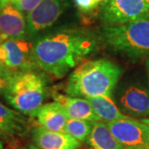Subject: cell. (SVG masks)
Instances as JSON below:
<instances>
[{"instance_id": "cb8c5ba5", "label": "cell", "mask_w": 149, "mask_h": 149, "mask_svg": "<svg viewBox=\"0 0 149 149\" xmlns=\"http://www.w3.org/2000/svg\"><path fill=\"white\" fill-rule=\"evenodd\" d=\"M14 0H0V8H3L8 3H12Z\"/></svg>"}, {"instance_id": "484cf974", "label": "cell", "mask_w": 149, "mask_h": 149, "mask_svg": "<svg viewBox=\"0 0 149 149\" xmlns=\"http://www.w3.org/2000/svg\"><path fill=\"white\" fill-rule=\"evenodd\" d=\"M141 121L143 123H144L145 124H147V125H148L149 126V118H143V119H142Z\"/></svg>"}, {"instance_id": "7402d4cb", "label": "cell", "mask_w": 149, "mask_h": 149, "mask_svg": "<svg viewBox=\"0 0 149 149\" xmlns=\"http://www.w3.org/2000/svg\"><path fill=\"white\" fill-rule=\"evenodd\" d=\"M14 73H16V72L11 71L10 70L8 69L5 65L0 61V77H5V76L13 75Z\"/></svg>"}, {"instance_id": "4316f807", "label": "cell", "mask_w": 149, "mask_h": 149, "mask_svg": "<svg viewBox=\"0 0 149 149\" xmlns=\"http://www.w3.org/2000/svg\"><path fill=\"white\" fill-rule=\"evenodd\" d=\"M146 4H147V10H148L149 15V0H146Z\"/></svg>"}, {"instance_id": "603a6c76", "label": "cell", "mask_w": 149, "mask_h": 149, "mask_svg": "<svg viewBox=\"0 0 149 149\" xmlns=\"http://www.w3.org/2000/svg\"><path fill=\"white\" fill-rule=\"evenodd\" d=\"M20 149H41L39 148L38 147H37L36 145H34V144H27V145H25V146H23V147H21V148Z\"/></svg>"}, {"instance_id": "e0dca14e", "label": "cell", "mask_w": 149, "mask_h": 149, "mask_svg": "<svg viewBox=\"0 0 149 149\" xmlns=\"http://www.w3.org/2000/svg\"><path fill=\"white\" fill-rule=\"evenodd\" d=\"M93 123L84 119L68 118L65 127V133L80 143H85L92 131Z\"/></svg>"}, {"instance_id": "ba28073f", "label": "cell", "mask_w": 149, "mask_h": 149, "mask_svg": "<svg viewBox=\"0 0 149 149\" xmlns=\"http://www.w3.org/2000/svg\"><path fill=\"white\" fill-rule=\"evenodd\" d=\"M65 0H42L37 8L27 15V37L36 39L50 28L63 13Z\"/></svg>"}, {"instance_id": "5bb4252c", "label": "cell", "mask_w": 149, "mask_h": 149, "mask_svg": "<svg viewBox=\"0 0 149 149\" xmlns=\"http://www.w3.org/2000/svg\"><path fill=\"white\" fill-rule=\"evenodd\" d=\"M54 100L64 108L69 118L84 119L91 122L101 121L86 99L56 94L54 95Z\"/></svg>"}, {"instance_id": "ffe728a7", "label": "cell", "mask_w": 149, "mask_h": 149, "mask_svg": "<svg viewBox=\"0 0 149 149\" xmlns=\"http://www.w3.org/2000/svg\"><path fill=\"white\" fill-rule=\"evenodd\" d=\"M13 75L5 76V77H0V95H4L6 91L9 87L11 79H12Z\"/></svg>"}, {"instance_id": "ac0fdd59", "label": "cell", "mask_w": 149, "mask_h": 149, "mask_svg": "<svg viewBox=\"0 0 149 149\" xmlns=\"http://www.w3.org/2000/svg\"><path fill=\"white\" fill-rule=\"evenodd\" d=\"M108 0H74V5L81 13L85 15L95 14L100 12Z\"/></svg>"}, {"instance_id": "9a60e30c", "label": "cell", "mask_w": 149, "mask_h": 149, "mask_svg": "<svg viewBox=\"0 0 149 149\" xmlns=\"http://www.w3.org/2000/svg\"><path fill=\"white\" fill-rule=\"evenodd\" d=\"M88 149H125L112 134L106 123L94 122L89 138L85 141Z\"/></svg>"}, {"instance_id": "30bf717a", "label": "cell", "mask_w": 149, "mask_h": 149, "mask_svg": "<svg viewBox=\"0 0 149 149\" xmlns=\"http://www.w3.org/2000/svg\"><path fill=\"white\" fill-rule=\"evenodd\" d=\"M32 140L41 149H79L81 143L64 132L51 131L41 126L32 128Z\"/></svg>"}, {"instance_id": "8992f818", "label": "cell", "mask_w": 149, "mask_h": 149, "mask_svg": "<svg viewBox=\"0 0 149 149\" xmlns=\"http://www.w3.org/2000/svg\"><path fill=\"white\" fill-rule=\"evenodd\" d=\"M100 17L106 25L149 19L146 0H108L100 10Z\"/></svg>"}, {"instance_id": "44dd1931", "label": "cell", "mask_w": 149, "mask_h": 149, "mask_svg": "<svg viewBox=\"0 0 149 149\" xmlns=\"http://www.w3.org/2000/svg\"><path fill=\"white\" fill-rule=\"evenodd\" d=\"M0 139H2V140L6 141V142L8 143V145H12V146H19V145H18V143H17V141L16 139H12L9 136H8L7 134H5L4 133H3L1 130H0Z\"/></svg>"}, {"instance_id": "7a4b0ae2", "label": "cell", "mask_w": 149, "mask_h": 149, "mask_svg": "<svg viewBox=\"0 0 149 149\" xmlns=\"http://www.w3.org/2000/svg\"><path fill=\"white\" fill-rule=\"evenodd\" d=\"M122 73L118 65L107 59L84 61L70 74L65 92L83 99L111 96Z\"/></svg>"}, {"instance_id": "5b68a950", "label": "cell", "mask_w": 149, "mask_h": 149, "mask_svg": "<svg viewBox=\"0 0 149 149\" xmlns=\"http://www.w3.org/2000/svg\"><path fill=\"white\" fill-rule=\"evenodd\" d=\"M0 61L13 72L38 68L33 56V42L28 38L0 40Z\"/></svg>"}, {"instance_id": "f1b7e54d", "label": "cell", "mask_w": 149, "mask_h": 149, "mask_svg": "<svg viewBox=\"0 0 149 149\" xmlns=\"http://www.w3.org/2000/svg\"><path fill=\"white\" fill-rule=\"evenodd\" d=\"M147 67H148V74H149V56H148V61H147Z\"/></svg>"}, {"instance_id": "d4e9b609", "label": "cell", "mask_w": 149, "mask_h": 149, "mask_svg": "<svg viewBox=\"0 0 149 149\" xmlns=\"http://www.w3.org/2000/svg\"><path fill=\"white\" fill-rule=\"evenodd\" d=\"M21 147H18V146H12V145H8V148L6 149H20Z\"/></svg>"}, {"instance_id": "6da1fadb", "label": "cell", "mask_w": 149, "mask_h": 149, "mask_svg": "<svg viewBox=\"0 0 149 149\" xmlns=\"http://www.w3.org/2000/svg\"><path fill=\"white\" fill-rule=\"evenodd\" d=\"M32 42L37 67L58 79L98 49L97 37L82 28H65L40 35Z\"/></svg>"}, {"instance_id": "9c48e42d", "label": "cell", "mask_w": 149, "mask_h": 149, "mask_svg": "<svg viewBox=\"0 0 149 149\" xmlns=\"http://www.w3.org/2000/svg\"><path fill=\"white\" fill-rule=\"evenodd\" d=\"M22 38H28L27 17L12 3L0 8V40Z\"/></svg>"}, {"instance_id": "2e32d148", "label": "cell", "mask_w": 149, "mask_h": 149, "mask_svg": "<svg viewBox=\"0 0 149 149\" xmlns=\"http://www.w3.org/2000/svg\"><path fill=\"white\" fill-rule=\"evenodd\" d=\"M86 100L90 102L93 110L100 120L109 123L129 117L123 113L111 99V96H98Z\"/></svg>"}, {"instance_id": "7c38bea8", "label": "cell", "mask_w": 149, "mask_h": 149, "mask_svg": "<svg viewBox=\"0 0 149 149\" xmlns=\"http://www.w3.org/2000/svg\"><path fill=\"white\" fill-rule=\"evenodd\" d=\"M0 130L16 139L32 132L30 120L20 112L9 109L0 103Z\"/></svg>"}, {"instance_id": "83f0119b", "label": "cell", "mask_w": 149, "mask_h": 149, "mask_svg": "<svg viewBox=\"0 0 149 149\" xmlns=\"http://www.w3.org/2000/svg\"><path fill=\"white\" fill-rule=\"evenodd\" d=\"M0 149H4L3 148V141H2V139H0Z\"/></svg>"}, {"instance_id": "277c9868", "label": "cell", "mask_w": 149, "mask_h": 149, "mask_svg": "<svg viewBox=\"0 0 149 149\" xmlns=\"http://www.w3.org/2000/svg\"><path fill=\"white\" fill-rule=\"evenodd\" d=\"M101 37L113 51L131 59L149 56V19L105 25Z\"/></svg>"}, {"instance_id": "52a82bcc", "label": "cell", "mask_w": 149, "mask_h": 149, "mask_svg": "<svg viewBox=\"0 0 149 149\" xmlns=\"http://www.w3.org/2000/svg\"><path fill=\"white\" fill-rule=\"evenodd\" d=\"M107 125L125 149H149V126L142 121L128 117Z\"/></svg>"}, {"instance_id": "3957f363", "label": "cell", "mask_w": 149, "mask_h": 149, "mask_svg": "<svg viewBox=\"0 0 149 149\" xmlns=\"http://www.w3.org/2000/svg\"><path fill=\"white\" fill-rule=\"evenodd\" d=\"M47 94V80L42 74L34 70H24L13 75L3 96L15 110L32 118L43 104Z\"/></svg>"}, {"instance_id": "4fadbf2b", "label": "cell", "mask_w": 149, "mask_h": 149, "mask_svg": "<svg viewBox=\"0 0 149 149\" xmlns=\"http://www.w3.org/2000/svg\"><path fill=\"white\" fill-rule=\"evenodd\" d=\"M32 118H36L38 125L46 129L65 133V127L69 117L64 108L54 101L42 104L34 113Z\"/></svg>"}, {"instance_id": "8fae6325", "label": "cell", "mask_w": 149, "mask_h": 149, "mask_svg": "<svg viewBox=\"0 0 149 149\" xmlns=\"http://www.w3.org/2000/svg\"><path fill=\"white\" fill-rule=\"evenodd\" d=\"M123 111L134 117L149 116V91L143 86L130 85L119 97Z\"/></svg>"}, {"instance_id": "d6986e66", "label": "cell", "mask_w": 149, "mask_h": 149, "mask_svg": "<svg viewBox=\"0 0 149 149\" xmlns=\"http://www.w3.org/2000/svg\"><path fill=\"white\" fill-rule=\"evenodd\" d=\"M42 0H14L12 4L23 14H28L33 11Z\"/></svg>"}]
</instances>
